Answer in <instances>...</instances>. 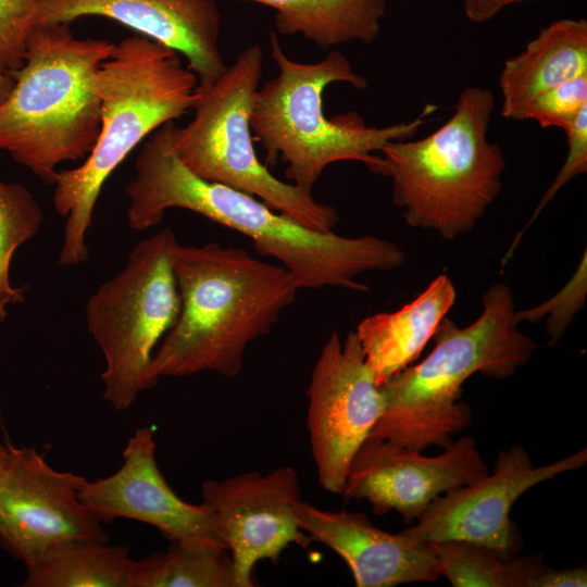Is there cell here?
Masks as SVG:
<instances>
[{"instance_id":"6da1fadb","label":"cell","mask_w":587,"mask_h":587,"mask_svg":"<svg viewBox=\"0 0 587 587\" xmlns=\"http://www.w3.org/2000/svg\"><path fill=\"white\" fill-rule=\"evenodd\" d=\"M172 124L154 130L137 155L136 175L125 188L130 228L157 226L168 209L195 212L250 238L259 253L289 270L301 288L365 291L366 286L357 280L360 275L392 271L404 263L403 250L389 240L317 232L249 193L199 177L175 154Z\"/></svg>"},{"instance_id":"7a4b0ae2","label":"cell","mask_w":587,"mask_h":587,"mask_svg":"<svg viewBox=\"0 0 587 587\" xmlns=\"http://www.w3.org/2000/svg\"><path fill=\"white\" fill-rule=\"evenodd\" d=\"M173 267L180 311L152 355L153 385L201 372L236 377L248 346L271 332L302 289L283 265L218 242L178 243Z\"/></svg>"},{"instance_id":"3957f363","label":"cell","mask_w":587,"mask_h":587,"mask_svg":"<svg viewBox=\"0 0 587 587\" xmlns=\"http://www.w3.org/2000/svg\"><path fill=\"white\" fill-rule=\"evenodd\" d=\"M175 50L140 34L114 45L95 75L101 128L84 162L58 172L53 205L65 218L58 262L84 263L87 233L105 180L147 136L193 110L199 79Z\"/></svg>"},{"instance_id":"277c9868","label":"cell","mask_w":587,"mask_h":587,"mask_svg":"<svg viewBox=\"0 0 587 587\" xmlns=\"http://www.w3.org/2000/svg\"><path fill=\"white\" fill-rule=\"evenodd\" d=\"M482 304L480 315L465 327L446 315L427 357L379 386L384 408L369 437L421 452L444 449L472 421L471 408L461 401L464 382L476 373L505 379L528 362L537 346L517 328L510 288L494 284Z\"/></svg>"},{"instance_id":"5b68a950","label":"cell","mask_w":587,"mask_h":587,"mask_svg":"<svg viewBox=\"0 0 587 587\" xmlns=\"http://www.w3.org/2000/svg\"><path fill=\"white\" fill-rule=\"evenodd\" d=\"M270 42L278 75L255 91L250 126L266 161L284 162L288 183L304 191L312 192L324 170L336 162L358 161L377 173V152L389 141L413 137L437 109L427 104L415 118L384 127L366 125L355 112L328 118L323 108L326 87L345 83L363 90L366 78L339 50L315 63H303L289 59L273 33Z\"/></svg>"},{"instance_id":"8992f818","label":"cell","mask_w":587,"mask_h":587,"mask_svg":"<svg viewBox=\"0 0 587 587\" xmlns=\"http://www.w3.org/2000/svg\"><path fill=\"white\" fill-rule=\"evenodd\" d=\"M113 48L75 37L70 24L35 26L0 107V151L49 185L60 164L86 159L101 128L95 75Z\"/></svg>"},{"instance_id":"52a82bcc","label":"cell","mask_w":587,"mask_h":587,"mask_svg":"<svg viewBox=\"0 0 587 587\" xmlns=\"http://www.w3.org/2000/svg\"><path fill=\"white\" fill-rule=\"evenodd\" d=\"M494 108L490 89L466 87L440 127L380 150L377 174L391 179L392 201L409 226L453 240L496 200L507 163L500 146L488 140Z\"/></svg>"},{"instance_id":"ba28073f","label":"cell","mask_w":587,"mask_h":587,"mask_svg":"<svg viewBox=\"0 0 587 587\" xmlns=\"http://www.w3.org/2000/svg\"><path fill=\"white\" fill-rule=\"evenodd\" d=\"M262 67L263 50L254 43L213 84L199 86L192 120L184 127L172 124V148L199 177L259 198L311 229L332 232L339 221L336 209L275 177L257 155L250 114Z\"/></svg>"},{"instance_id":"9c48e42d","label":"cell","mask_w":587,"mask_h":587,"mask_svg":"<svg viewBox=\"0 0 587 587\" xmlns=\"http://www.w3.org/2000/svg\"><path fill=\"white\" fill-rule=\"evenodd\" d=\"M177 245L170 228L141 240L87 301V327L104 358L103 398L117 411L154 386L148 377L154 349L180 311L173 267Z\"/></svg>"},{"instance_id":"30bf717a","label":"cell","mask_w":587,"mask_h":587,"mask_svg":"<svg viewBox=\"0 0 587 587\" xmlns=\"http://www.w3.org/2000/svg\"><path fill=\"white\" fill-rule=\"evenodd\" d=\"M7 445L9 458L0 473V545L10 554L28 569L62 546L110 540L79 498L86 477L53 469L35 447Z\"/></svg>"},{"instance_id":"8fae6325","label":"cell","mask_w":587,"mask_h":587,"mask_svg":"<svg viewBox=\"0 0 587 587\" xmlns=\"http://www.w3.org/2000/svg\"><path fill=\"white\" fill-rule=\"evenodd\" d=\"M307 426L321 486L341 495L351 460L382 415L384 400L358 336L333 330L313 366Z\"/></svg>"},{"instance_id":"7c38bea8","label":"cell","mask_w":587,"mask_h":587,"mask_svg":"<svg viewBox=\"0 0 587 587\" xmlns=\"http://www.w3.org/2000/svg\"><path fill=\"white\" fill-rule=\"evenodd\" d=\"M587 450L536 466L519 444L501 450L494 471L435 498L416 524L401 530L421 541L465 540L514 555L522 537L510 519L516 500L537 484L582 469Z\"/></svg>"},{"instance_id":"4fadbf2b","label":"cell","mask_w":587,"mask_h":587,"mask_svg":"<svg viewBox=\"0 0 587 587\" xmlns=\"http://www.w3.org/2000/svg\"><path fill=\"white\" fill-rule=\"evenodd\" d=\"M297 471L282 466L267 474L246 472L223 480L208 479L201 498L211 510L233 561L237 587H252L258 562L277 563L291 545L313 541L294 513L300 500Z\"/></svg>"},{"instance_id":"5bb4252c","label":"cell","mask_w":587,"mask_h":587,"mask_svg":"<svg viewBox=\"0 0 587 587\" xmlns=\"http://www.w3.org/2000/svg\"><path fill=\"white\" fill-rule=\"evenodd\" d=\"M488 473L472 437H462L437 455L367 437L353 455L340 496L366 500L384 515L397 511L405 523L417 521L442 494Z\"/></svg>"},{"instance_id":"9a60e30c","label":"cell","mask_w":587,"mask_h":587,"mask_svg":"<svg viewBox=\"0 0 587 587\" xmlns=\"http://www.w3.org/2000/svg\"><path fill=\"white\" fill-rule=\"evenodd\" d=\"M155 449L154 428L138 427L126 442L121 467L83 487L84 505L102 524L135 520L155 527L171 542L227 550L210 508L185 502L165 482Z\"/></svg>"},{"instance_id":"2e32d148","label":"cell","mask_w":587,"mask_h":587,"mask_svg":"<svg viewBox=\"0 0 587 587\" xmlns=\"http://www.w3.org/2000/svg\"><path fill=\"white\" fill-rule=\"evenodd\" d=\"M114 20L184 57L200 87L227 68L220 48L215 0H38L34 27L70 24L80 16Z\"/></svg>"},{"instance_id":"e0dca14e","label":"cell","mask_w":587,"mask_h":587,"mask_svg":"<svg viewBox=\"0 0 587 587\" xmlns=\"http://www.w3.org/2000/svg\"><path fill=\"white\" fill-rule=\"evenodd\" d=\"M294 513L312 540L345 560L358 587L436 582L441 576L428 541L380 529L362 513L324 510L301 499Z\"/></svg>"},{"instance_id":"ac0fdd59","label":"cell","mask_w":587,"mask_h":587,"mask_svg":"<svg viewBox=\"0 0 587 587\" xmlns=\"http://www.w3.org/2000/svg\"><path fill=\"white\" fill-rule=\"evenodd\" d=\"M587 74V21L562 18L542 27L524 50L504 61L499 76L501 115L523 121L541 93Z\"/></svg>"},{"instance_id":"d6986e66","label":"cell","mask_w":587,"mask_h":587,"mask_svg":"<svg viewBox=\"0 0 587 587\" xmlns=\"http://www.w3.org/2000/svg\"><path fill=\"white\" fill-rule=\"evenodd\" d=\"M455 296L451 279L440 274L400 310L377 313L358 324L354 333L378 386L417 360Z\"/></svg>"},{"instance_id":"ffe728a7","label":"cell","mask_w":587,"mask_h":587,"mask_svg":"<svg viewBox=\"0 0 587 587\" xmlns=\"http://www.w3.org/2000/svg\"><path fill=\"white\" fill-rule=\"evenodd\" d=\"M272 8L280 35H301L320 49L360 41L380 34L387 0H242Z\"/></svg>"},{"instance_id":"44dd1931","label":"cell","mask_w":587,"mask_h":587,"mask_svg":"<svg viewBox=\"0 0 587 587\" xmlns=\"http://www.w3.org/2000/svg\"><path fill=\"white\" fill-rule=\"evenodd\" d=\"M129 548L77 541L48 553L27 569L25 587H128Z\"/></svg>"},{"instance_id":"7402d4cb","label":"cell","mask_w":587,"mask_h":587,"mask_svg":"<svg viewBox=\"0 0 587 587\" xmlns=\"http://www.w3.org/2000/svg\"><path fill=\"white\" fill-rule=\"evenodd\" d=\"M128 587H237L228 550L171 542L134 560Z\"/></svg>"},{"instance_id":"603a6c76","label":"cell","mask_w":587,"mask_h":587,"mask_svg":"<svg viewBox=\"0 0 587 587\" xmlns=\"http://www.w3.org/2000/svg\"><path fill=\"white\" fill-rule=\"evenodd\" d=\"M43 221L40 204L33 192L20 183L0 178V322L9 308L26 300V286H13L11 261L16 250L34 238Z\"/></svg>"},{"instance_id":"cb8c5ba5","label":"cell","mask_w":587,"mask_h":587,"mask_svg":"<svg viewBox=\"0 0 587 587\" xmlns=\"http://www.w3.org/2000/svg\"><path fill=\"white\" fill-rule=\"evenodd\" d=\"M441 576L454 587H513L509 557L465 540L430 541Z\"/></svg>"},{"instance_id":"d4e9b609","label":"cell","mask_w":587,"mask_h":587,"mask_svg":"<svg viewBox=\"0 0 587 587\" xmlns=\"http://www.w3.org/2000/svg\"><path fill=\"white\" fill-rule=\"evenodd\" d=\"M586 251L565 286L547 301L523 311H515V321L536 323L545 319L549 345L553 346L563 337L575 315L584 308L587 297Z\"/></svg>"},{"instance_id":"484cf974","label":"cell","mask_w":587,"mask_h":587,"mask_svg":"<svg viewBox=\"0 0 587 587\" xmlns=\"http://www.w3.org/2000/svg\"><path fill=\"white\" fill-rule=\"evenodd\" d=\"M587 105V74L570 79L538 96L526 109L524 120H534L540 127H558L563 132Z\"/></svg>"},{"instance_id":"4316f807","label":"cell","mask_w":587,"mask_h":587,"mask_svg":"<svg viewBox=\"0 0 587 587\" xmlns=\"http://www.w3.org/2000/svg\"><path fill=\"white\" fill-rule=\"evenodd\" d=\"M564 133L567 141V154L564 163L537 203L528 222L513 239L508 252L502 259V266L513 255L524 233L535 222L555 195L573 178L587 172V105L579 111L574 122L564 130Z\"/></svg>"},{"instance_id":"83f0119b","label":"cell","mask_w":587,"mask_h":587,"mask_svg":"<svg viewBox=\"0 0 587 587\" xmlns=\"http://www.w3.org/2000/svg\"><path fill=\"white\" fill-rule=\"evenodd\" d=\"M37 5L38 0H0V59L11 72L24 64Z\"/></svg>"},{"instance_id":"f1b7e54d","label":"cell","mask_w":587,"mask_h":587,"mask_svg":"<svg viewBox=\"0 0 587 587\" xmlns=\"http://www.w3.org/2000/svg\"><path fill=\"white\" fill-rule=\"evenodd\" d=\"M513 587H585L587 566L553 569L540 555L509 557Z\"/></svg>"},{"instance_id":"f546056e","label":"cell","mask_w":587,"mask_h":587,"mask_svg":"<svg viewBox=\"0 0 587 587\" xmlns=\"http://www.w3.org/2000/svg\"><path fill=\"white\" fill-rule=\"evenodd\" d=\"M523 0H464V14L473 23L495 17L505 7Z\"/></svg>"},{"instance_id":"4dcf8cb0","label":"cell","mask_w":587,"mask_h":587,"mask_svg":"<svg viewBox=\"0 0 587 587\" xmlns=\"http://www.w3.org/2000/svg\"><path fill=\"white\" fill-rule=\"evenodd\" d=\"M14 85V77L11 71L7 70L0 59V107L8 98Z\"/></svg>"},{"instance_id":"1f68e13d","label":"cell","mask_w":587,"mask_h":587,"mask_svg":"<svg viewBox=\"0 0 587 587\" xmlns=\"http://www.w3.org/2000/svg\"><path fill=\"white\" fill-rule=\"evenodd\" d=\"M8 458H9V448H8L7 442L5 444L0 442V473L3 470L8 461Z\"/></svg>"}]
</instances>
